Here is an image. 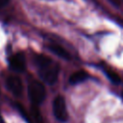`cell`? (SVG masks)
Returning a JSON list of instances; mask_svg holds the SVG:
<instances>
[{"instance_id":"obj_10","label":"cell","mask_w":123,"mask_h":123,"mask_svg":"<svg viewBox=\"0 0 123 123\" xmlns=\"http://www.w3.org/2000/svg\"><path fill=\"white\" fill-rule=\"evenodd\" d=\"M122 96H123V93H122Z\"/></svg>"},{"instance_id":"obj_7","label":"cell","mask_w":123,"mask_h":123,"mask_svg":"<svg viewBox=\"0 0 123 123\" xmlns=\"http://www.w3.org/2000/svg\"><path fill=\"white\" fill-rule=\"evenodd\" d=\"M87 78H88V74L85 70H78L70 76L69 83L71 85H77L79 83H82V82L86 81Z\"/></svg>"},{"instance_id":"obj_6","label":"cell","mask_w":123,"mask_h":123,"mask_svg":"<svg viewBox=\"0 0 123 123\" xmlns=\"http://www.w3.org/2000/svg\"><path fill=\"white\" fill-rule=\"evenodd\" d=\"M48 48H49V50L52 51L54 54H56L57 56L62 58V59H65V60H69V59H70V54H69L63 47H62V46L59 45V44L51 43V44H49Z\"/></svg>"},{"instance_id":"obj_9","label":"cell","mask_w":123,"mask_h":123,"mask_svg":"<svg viewBox=\"0 0 123 123\" xmlns=\"http://www.w3.org/2000/svg\"><path fill=\"white\" fill-rule=\"evenodd\" d=\"M10 0H0V5L3 6V5H6Z\"/></svg>"},{"instance_id":"obj_5","label":"cell","mask_w":123,"mask_h":123,"mask_svg":"<svg viewBox=\"0 0 123 123\" xmlns=\"http://www.w3.org/2000/svg\"><path fill=\"white\" fill-rule=\"evenodd\" d=\"M9 65L14 71H17V72L23 71L26 66L24 55L22 53H16L12 55L9 60Z\"/></svg>"},{"instance_id":"obj_11","label":"cell","mask_w":123,"mask_h":123,"mask_svg":"<svg viewBox=\"0 0 123 123\" xmlns=\"http://www.w3.org/2000/svg\"><path fill=\"white\" fill-rule=\"evenodd\" d=\"M0 7H1V5H0Z\"/></svg>"},{"instance_id":"obj_2","label":"cell","mask_w":123,"mask_h":123,"mask_svg":"<svg viewBox=\"0 0 123 123\" xmlns=\"http://www.w3.org/2000/svg\"><path fill=\"white\" fill-rule=\"evenodd\" d=\"M28 94L32 103L37 105L44 100L46 95V90L42 83L38 81H33L30 83L28 86Z\"/></svg>"},{"instance_id":"obj_1","label":"cell","mask_w":123,"mask_h":123,"mask_svg":"<svg viewBox=\"0 0 123 123\" xmlns=\"http://www.w3.org/2000/svg\"><path fill=\"white\" fill-rule=\"evenodd\" d=\"M59 72H60L59 65L54 62H52L47 65L38 67V73L40 78L49 85H53L57 82Z\"/></svg>"},{"instance_id":"obj_8","label":"cell","mask_w":123,"mask_h":123,"mask_svg":"<svg viewBox=\"0 0 123 123\" xmlns=\"http://www.w3.org/2000/svg\"><path fill=\"white\" fill-rule=\"evenodd\" d=\"M106 75H107V77L110 79V81L112 82L113 84H119L120 81H121L119 75H118L116 72H114L113 70H107V71H106Z\"/></svg>"},{"instance_id":"obj_3","label":"cell","mask_w":123,"mask_h":123,"mask_svg":"<svg viewBox=\"0 0 123 123\" xmlns=\"http://www.w3.org/2000/svg\"><path fill=\"white\" fill-rule=\"evenodd\" d=\"M53 113L55 117L61 122H65L68 119L65 100L61 95L57 96L53 101Z\"/></svg>"},{"instance_id":"obj_4","label":"cell","mask_w":123,"mask_h":123,"mask_svg":"<svg viewBox=\"0 0 123 123\" xmlns=\"http://www.w3.org/2000/svg\"><path fill=\"white\" fill-rule=\"evenodd\" d=\"M6 85L8 89L15 96H20L23 91V85L21 79L18 76L11 75L6 80Z\"/></svg>"}]
</instances>
